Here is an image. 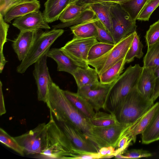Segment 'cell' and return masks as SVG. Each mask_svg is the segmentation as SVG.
Instances as JSON below:
<instances>
[{
    "label": "cell",
    "mask_w": 159,
    "mask_h": 159,
    "mask_svg": "<svg viewBox=\"0 0 159 159\" xmlns=\"http://www.w3.org/2000/svg\"><path fill=\"white\" fill-rule=\"evenodd\" d=\"M148 0H129L119 4L132 20L136 21L142 9Z\"/></svg>",
    "instance_id": "30"
},
{
    "label": "cell",
    "mask_w": 159,
    "mask_h": 159,
    "mask_svg": "<svg viewBox=\"0 0 159 159\" xmlns=\"http://www.w3.org/2000/svg\"><path fill=\"white\" fill-rule=\"evenodd\" d=\"M107 147H102L99 149V152L100 154L101 157L103 156L107 155Z\"/></svg>",
    "instance_id": "47"
},
{
    "label": "cell",
    "mask_w": 159,
    "mask_h": 159,
    "mask_svg": "<svg viewBox=\"0 0 159 159\" xmlns=\"http://www.w3.org/2000/svg\"><path fill=\"white\" fill-rule=\"evenodd\" d=\"M94 24L98 32L96 38L97 40L101 42L115 45L112 36L98 18L94 21Z\"/></svg>",
    "instance_id": "36"
},
{
    "label": "cell",
    "mask_w": 159,
    "mask_h": 159,
    "mask_svg": "<svg viewBox=\"0 0 159 159\" xmlns=\"http://www.w3.org/2000/svg\"><path fill=\"white\" fill-rule=\"evenodd\" d=\"M89 120L93 126L98 127H107L120 123L113 113L109 114L99 111H96Z\"/></svg>",
    "instance_id": "27"
},
{
    "label": "cell",
    "mask_w": 159,
    "mask_h": 159,
    "mask_svg": "<svg viewBox=\"0 0 159 159\" xmlns=\"http://www.w3.org/2000/svg\"><path fill=\"white\" fill-rule=\"evenodd\" d=\"M88 6L71 3L61 13L59 19L62 23L71 21L77 17Z\"/></svg>",
    "instance_id": "32"
},
{
    "label": "cell",
    "mask_w": 159,
    "mask_h": 159,
    "mask_svg": "<svg viewBox=\"0 0 159 159\" xmlns=\"http://www.w3.org/2000/svg\"><path fill=\"white\" fill-rule=\"evenodd\" d=\"M129 124L119 123L107 127L93 126L91 133L94 143L99 149L109 146L116 148L120 137Z\"/></svg>",
    "instance_id": "10"
},
{
    "label": "cell",
    "mask_w": 159,
    "mask_h": 159,
    "mask_svg": "<svg viewBox=\"0 0 159 159\" xmlns=\"http://www.w3.org/2000/svg\"><path fill=\"white\" fill-rule=\"evenodd\" d=\"M156 80L154 71L149 68L143 66L137 88L139 93L146 99H151L155 88Z\"/></svg>",
    "instance_id": "17"
},
{
    "label": "cell",
    "mask_w": 159,
    "mask_h": 159,
    "mask_svg": "<svg viewBox=\"0 0 159 159\" xmlns=\"http://www.w3.org/2000/svg\"><path fill=\"white\" fill-rule=\"evenodd\" d=\"M114 157L116 159H127L126 157L120 153H118Z\"/></svg>",
    "instance_id": "49"
},
{
    "label": "cell",
    "mask_w": 159,
    "mask_h": 159,
    "mask_svg": "<svg viewBox=\"0 0 159 159\" xmlns=\"http://www.w3.org/2000/svg\"><path fill=\"white\" fill-rule=\"evenodd\" d=\"M48 88L46 103L57 121L67 122L75 126L94 143L91 133L93 126L89 118L74 107L65 96L63 90L53 81L49 84Z\"/></svg>",
    "instance_id": "1"
},
{
    "label": "cell",
    "mask_w": 159,
    "mask_h": 159,
    "mask_svg": "<svg viewBox=\"0 0 159 159\" xmlns=\"http://www.w3.org/2000/svg\"><path fill=\"white\" fill-rule=\"evenodd\" d=\"M114 83L104 84L99 81L96 84L78 89L77 93L86 99L96 111L101 109L105 110L109 93Z\"/></svg>",
    "instance_id": "11"
},
{
    "label": "cell",
    "mask_w": 159,
    "mask_h": 159,
    "mask_svg": "<svg viewBox=\"0 0 159 159\" xmlns=\"http://www.w3.org/2000/svg\"><path fill=\"white\" fill-rule=\"evenodd\" d=\"M40 4L38 0H23L10 9L4 16L7 23L17 17L39 10Z\"/></svg>",
    "instance_id": "18"
},
{
    "label": "cell",
    "mask_w": 159,
    "mask_h": 159,
    "mask_svg": "<svg viewBox=\"0 0 159 159\" xmlns=\"http://www.w3.org/2000/svg\"><path fill=\"white\" fill-rule=\"evenodd\" d=\"M47 124L45 148L37 158L41 159H70L75 148L50 113V120Z\"/></svg>",
    "instance_id": "2"
},
{
    "label": "cell",
    "mask_w": 159,
    "mask_h": 159,
    "mask_svg": "<svg viewBox=\"0 0 159 159\" xmlns=\"http://www.w3.org/2000/svg\"><path fill=\"white\" fill-rule=\"evenodd\" d=\"M159 105V102L155 103L147 111L141 115L133 122L130 124L123 134L129 135L135 142L136 136L142 134L148 126Z\"/></svg>",
    "instance_id": "16"
},
{
    "label": "cell",
    "mask_w": 159,
    "mask_h": 159,
    "mask_svg": "<svg viewBox=\"0 0 159 159\" xmlns=\"http://www.w3.org/2000/svg\"><path fill=\"white\" fill-rule=\"evenodd\" d=\"M125 63L124 57L109 67L98 76L100 82L104 84L114 82L123 72Z\"/></svg>",
    "instance_id": "26"
},
{
    "label": "cell",
    "mask_w": 159,
    "mask_h": 159,
    "mask_svg": "<svg viewBox=\"0 0 159 159\" xmlns=\"http://www.w3.org/2000/svg\"><path fill=\"white\" fill-rule=\"evenodd\" d=\"M112 4L108 2H100L88 6L93 11L96 17L112 36V28L110 11Z\"/></svg>",
    "instance_id": "21"
},
{
    "label": "cell",
    "mask_w": 159,
    "mask_h": 159,
    "mask_svg": "<svg viewBox=\"0 0 159 159\" xmlns=\"http://www.w3.org/2000/svg\"><path fill=\"white\" fill-rule=\"evenodd\" d=\"M112 37L116 44L128 34L136 31V21L119 3H112L110 9Z\"/></svg>",
    "instance_id": "7"
},
{
    "label": "cell",
    "mask_w": 159,
    "mask_h": 159,
    "mask_svg": "<svg viewBox=\"0 0 159 159\" xmlns=\"http://www.w3.org/2000/svg\"><path fill=\"white\" fill-rule=\"evenodd\" d=\"M134 32L127 35L101 57L88 61L89 65L96 70L99 76L107 69L125 57L133 40Z\"/></svg>",
    "instance_id": "6"
},
{
    "label": "cell",
    "mask_w": 159,
    "mask_h": 159,
    "mask_svg": "<svg viewBox=\"0 0 159 159\" xmlns=\"http://www.w3.org/2000/svg\"><path fill=\"white\" fill-rule=\"evenodd\" d=\"M143 69L139 64L130 65L120 76L110 89L105 110L113 113L119 102L137 85Z\"/></svg>",
    "instance_id": "4"
},
{
    "label": "cell",
    "mask_w": 159,
    "mask_h": 159,
    "mask_svg": "<svg viewBox=\"0 0 159 159\" xmlns=\"http://www.w3.org/2000/svg\"><path fill=\"white\" fill-rule=\"evenodd\" d=\"M132 142H133L132 139L129 135L125 134H123L115 148V155L118 153L122 154L131 145Z\"/></svg>",
    "instance_id": "40"
},
{
    "label": "cell",
    "mask_w": 159,
    "mask_h": 159,
    "mask_svg": "<svg viewBox=\"0 0 159 159\" xmlns=\"http://www.w3.org/2000/svg\"><path fill=\"white\" fill-rule=\"evenodd\" d=\"M9 27V25L4 21L3 17L0 14V64L3 66L5 65L7 62L3 55V46L7 41Z\"/></svg>",
    "instance_id": "35"
},
{
    "label": "cell",
    "mask_w": 159,
    "mask_h": 159,
    "mask_svg": "<svg viewBox=\"0 0 159 159\" xmlns=\"http://www.w3.org/2000/svg\"><path fill=\"white\" fill-rule=\"evenodd\" d=\"M98 41L95 38H80L74 37L61 48L80 67L86 68L89 66L87 63L89 50Z\"/></svg>",
    "instance_id": "9"
},
{
    "label": "cell",
    "mask_w": 159,
    "mask_h": 159,
    "mask_svg": "<svg viewBox=\"0 0 159 159\" xmlns=\"http://www.w3.org/2000/svg\"><path fill=\"white\" fill-rule=\"evenodd\" d=\"M72 0H47L44 3L43 16L48 23H52L59 18Z\"/></svg>",
    "instance_id": "20"
},
{
    "label": "cell",
    "mask_w": 159,
    "mask_h": 159,
    "mask_svg": "<svg viewBox=\"0 0 159 159\" xmlns=\"http://www.w3.org/2000/svg\"><path fill=\"white\" fill-rule=\"evenodd\" d=\"M107 155H115V148L112 146H109L107 147Z\"/></svg>",
    "instance_id": "46"
},
{
    "label": "cell",
    "mask_w": 159,
    "mask_h": 159,
    "mask_svg": "<svg viewBox=\"0 0 159 159\" xmlns=\"http://www.w3.org/2000/svg\"><path fill=\"white\" fill-rule=\"evenodd\" d=\"M47 130V124L43 123L25 133L14 138L23 148L25 154L36 156L45 148Z\"/></svg>",
    "instance_id": "8"
},
{
    "label": "cell",
    "mask_w": 159,
    "mask_h": 159,
    "mask_svg": "<svg viewBox=\"0 0 159 159\" xmlns=\"http://www.w3.org/2000/svg\"><path fill=\"white\" fill-rule=\"evenodd\" d=\"M99 152H92L74 149L71 152L70 159H100Z\"/></svg>",
    "instance_id": "39"
},
{
    "label": "cell",
    "mask_w": 159,
    "mask_h": 159,
    "mask_svg": "<svg viewBox=\"0 0 159 159\" xmlns=\"http://www.w3.org/2000/svg\"><path fill=\"white\" fill-rule=\"evenodd\" d=\"M72 75L75 79L78 89L99 82L96 69L89 66L86 68L78 67Z\"/></svg>",
    "instance_id": "22"
},
{
    "label": "cell",
    "mask_w": 159,
    "mask_h": 159,
    "mask_svg": "<svg viewBox=\"0 0 159 159\" xmlns=\"http://www.w3.org/2000/svg\"><path fill=\"white\" fill-rule=\"evenodd\" d=\"M63 92L74 107L86 117L90 118L94 114L95 110L92 106L86 99L77 93L64 90Z\"/></svg>",
    "instance_id": "23"
},
{
    "label": "cell",
    "mask_w": 159,
    "mask_h": 159,
    "mask_svg": "<svg viewBox=\"0 0 159 159\" xmlns=\"http://www.w3.org/2000/svg\"><path fill=\"white\" fill-rule=\"evenodd\" d=\"M159 140V105L149 123L142 134V143L148 144Z\"/></svg>",
    "instance_id": "24"
},
{
    "label": "cell",
    "mask_w": 159,
    "mask_h": 159,
    "mask_svg": "<svg viewBox=\"0 0 159 159\" xmlns=\"http://www.w3.org/2000/svg\"><path fill=\"white\" fill-rule=\"evenodd\" d=\"M159 6V0H148L139 15L137 20L148 21L155 10Z\"/></svg>",
    "instance_id": "37"
},
{
    "label": "cell",
    "mask_w": 159,
    "mask_h": 159,
    "mask_svg": "<svg viewBox=\"0 0 159 159\" xmlns=\"http://www.w3.org/2000/svg\"><path fill=\"white\" fill-rule=\"evenodd\" d=\"M156 76V85L154 93L151 100L154 102L159 97V69L155 72Z\"/></svg>",
    "instance_id": "43"
},
{
    "label": "cell",
    "mask_w": 159,
    "mask_h": 159,
    "mask_svg": "<svg viewBox=\"0 0 159 159\" xmlns=\"http://www.w3.org/2000/svg\"><path fill=\"white\" fill-rule=\"evenodd\" d=\"M154 104L138 92L137 85L118 103L112 113L121 123L130 124L149 110Z\"/></svg>",
    "instance_id": "3"
},
{
    "label": "cell",
    "mask_w": 159,
    "mask_h": 159,
    "mask_svg": "<svg viewBox=\"0 0 159 159\" xmlns=\"http://www.w3.org/2000/svg\"><path fill=\"white\" fill-rule=\"evenodd\" d=\"M46 55L56 61L57 64L58 71H64L72 75L80 67L61 48H52L49 50Z\"/></svg>",
    "instance_id": "19"
},
{
    "label": "cell",
    "mask_w": 159,
    "mask_h": 159,
    "mask_svg": "<svg viewBox=\"0 0 159 159\" xmlns=\"http://www.w3.org/2000/svg\"><path fill=\"white\" fill-rule=\"evenodd\" d=\"M143 62V67L151 68L154 72L159 69V42L148 48Z\"/></svg>",
    "instance_id": "28"
},
{
    "label": "cell",
    "mask_w": 159,
    "mask_h": 159,
    "mask_svg": "<svg viewBox=\"0 0 159 159\" xmlns=\"http://www.w3.org/2000/svg\"><path fill=\"white\" fill-rule=\"evenodd\" d=\"M129 0H110L109 1L106 2H108L111 3H120L128 1Z\"/></svg>",
    "instance_id": "48"
},
{
    "label": "cell",
    "mask_w": 159,
    "mask_h": 159,
    "mask_svg": "<svg viewBox=\"0 0 159 159\" xmlns=\"http://www.w3.org/2000/svg\"><path fill=\"white\" fill-rule=\"evenodd\" d=\"M46 54L34 63L33 74L37 88L39 101L46 102L48 91V85L52 80L47 65Z\"/></svg>",
    "instance_id": "13"
},
{
    "label": "cell",
    "mask_w": 159,
    "mask_h": 159,
    "mask_svg": "<svg viewBox=\"0 0 159 159\" xmlns=\"http://www.w3.org/2000/svg\"><path fill=\"white\" fill-rule=\"evenodd\" d=\"M114 45L98 41L90 48L87 61L93 60L101 57L112 48Z\"/></svg>",
    "instance_id": "33"
},
{
    "label": "cell",
    "mask_w": 159,
    "mask_h": 159,
    "mask_svg": "<svg viewBox=\"0 0 159 159\" xmlns=\"http://www.w3.org/2000/svg\"><path fill=\"white\" fill-rule=\"evenodd\" d=\"M115 156L114 155H106L102 156L101 157V159H108L111 158L113 157H114Z\"/></svg>",
    "instance_id": "50"
},
{
    "label": "cell",
    "mask_w": 159,
    "mask_h": 159,
    "mask_svg": "<svg viewBox=\"0 0 159 159\" xmlns=\"http://www.w3.org/2000/svg\"><path fill=\"white\" fill-rule=\"evenodd\" d=\"M64 32L62 29L41 32L37 37L24 59L17 67V72L24 73L31 65L46 54L53 43Z\"/></svg>",
    "instance_id": "5"
},
{
    "label": "cell",
    "mask_w": 159,
    "mask_h": 159,
    "mask_svg": "<svg viewBox=\"0 0 159 159\" xmlns=\"http://www.w3.org/2000/svg\"><path fill=\"white\" fill-rule=\"evenodd\" d=\"M12 25L20 31L51 28L39 10L34 11L15 19Z\"/></svg>",
    "instance_id": "14"
},
{
    "label": "cell",
    "mask_w": 159,
    "mask_h": 159,
    "mask_svg": "<svg viewBox=\"0 0 159 159\" xmlns=\"http://www.w3.org/2000/svg\"><path fill=\"white\" fill-rule=\"evenodd\" d=\"M0 141L7 147L11 149L22 156L25 154L23 148L14 137L10 135L2 128L0 129Z\"/></svg>",
    "instance_id": "34"
},
{
    "label": "cell",
    "mask_w": 159,
    "mask_h": 159,
    "mask_svg": "<svg viewBox=\"0 0 159 159\" xmlns=\"http://www.w3.org/2000/svg\"><path fill=\"white\" fill-rule=\"evenodd\" d=\"M0 83V115L2 116L6 112L4 102L2 90V84L1 81Z\"/></svg>",
    "instance_id": "45"
},
{
    "label": "cell",
    "mask_w": 159,
    "mask_h": 159,
    "mask_svg": "<svg viewBox=\"0 0 159 159\" xmlns=\"http://www.w3.org/2000/svg\"><path fill=\"white\" fill-rule=\"evenodd\" d=\"M122 155L127 159H137L142 157H148L152 156L148 151L142 149H131L126 150Z\"/></svg>",
    "instance_id": "41"
},
{
    "label": "cell",
    "mask_w": 159,
    "mask_h": 159,
    "mask_svg": "<svg viewBox=\"0 0 159 159\" xmlns=\"http://www.w3.org/2000/svg\"><path fill=\"white\" fill-rule=\"evenodd\" d=\"M40 30L20 31L13 41L12 47L20 61L26 56L34 40L41 32Z\"/></svg>",
    "instance_id": "15"
},
{
    "label": "cell",
    "mask_w": 159,
    "mask_h": 159,
    "mask_svg": "<svg viewBox=\"0 0 159 159\" xmlns=\"http://www.w3.org/2000/svg\"><path fill=\"white\" fill-rule=\"evenodd\" d=\"M57 123L75 148L89 152H99L98 146L78 128L67 122Z\"/></svg>",
    "instance_id": "12"
},
{
    "label": "cell",
    "mask_w": 159,
    "mask_h": 159,
    "mask_svg": "<svg viewBox=\"0 0 159 159\" xmlns=\"http://www.w3.org/2000/svg\"><path fill=\"white\" fill-rule=\"evenodd\" d=\"M145 38L148 48L159 42V19L150 26Z\"/></svg>",
    "instance_id": "38"
},
{
    "label": "cell",
    "mask_w": 159,
    "mask_h": 159,
    "mask_svg": "<svg viewBox=\"0 0 159 159\" xmlns=\"http://www.w3.org/2000/svg\"><path fill=\"white\" fill-rule=\"evenodd\" d=\"M96 17L94 12L90 7L88 6L74 20L69 22L62 23L53 25L52 27L53 29H62L84 23Z\"/></svg>",
    "instance_id": "29"
},
{
    "label": "cell",
    "mask_w": 159,
    "mask_h": 159,
    "mask_svg": "<svg viewBox=\"0 0 159 159\" xmlns=\"http://www.w3.org/2000/svg\"><path fill=\"white\" fill-rule=\"evenodd\" d=\"M96 18L84 23L72 26L70 29L74 37L80 38H95L98 36L97 28L94 22Z\"/></svg>",
    "instance_id": "25"
},
{
    "label": "cell",
    "mask_w": 159,
    "mask_h": 159,
    "mask_svg": "<svg viewBox=\"0 0 159 159\" xmlns=\"http://www.w3.org/2000/svg\"><path fill=\"white\" fill-rule=\"evenodd\" d=\"M143 45L135 31L133 40L125 57V62L129 63L132 62L135 57L141 58L143 55Z\"/></svg>",
    "instance_id": "31"
},
{
    "label": "cell",
    "mask_w": 159,
    "mask_h": 159,
    "mask_svg": "<svg viewBox=\"0 0 159 159\" xmlns=\"http://www.w3.org/2000/svg\"><path fill=\"white\" fill-rule=\"evenodd\" d=\"M23 0H0V14L4 17L11 7Z\"/></svg>",
    "instance_id": "42"
},
{
    "label": "cell",
    "mask_w": 159,
    "mask_h": 159,
    "mask_svg": "<svg viewBox=\"0 0 159 159\" xmlns=\"http://www.w3.org/2000/svg\"><path fill=\"white\" fill-rule=\"evenodd\" d=\"M110 0H72L71 3H75L78 5L88 6L89 5L93 3L100 2H108Z\"/></svg>",
    "instance_id": "44"
}]
</instances>
